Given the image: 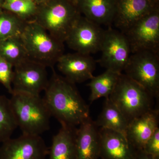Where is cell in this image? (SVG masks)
I'll return each instance as SVG.
<instances>
[{
	"label": "cell",
	"instance_id": "6da1fadb",
	"mask_svg": "<svg viewBox=\"0 0 159 159\" xmlns=\"http://www.w3.org/2000/svg\"><path fill=\"white\" fill-rule=\"evenodd\" d=\"M45 90L43 99L51 115L61 125L76 127L90 118L89 107L73 83L56 73Z\"/></svg>",
	"mask_w": 159,
	"mask_h": 159
},
{
	"label": "cell",
	"instance_id": "7a4b0ae2",
	"mask_svg": "<svg viewBox=\"0 0 159 159\" xmlns=\"http://www.w3.org/2000/svg\"><path fill=\"white\" fill-rule=\"evenodd\" d=\"M11 95V109L23 134L40 136L49 130L52 116L40 95L15 92Z\"/></svg>",
	"mask_w": 159,
	"mask_h": 159
},
{
	"label": "cell",
	"instance_id": "3957f363",
	"mask_svg": "<svg viewBox=\"0 0 159 159\" xmlns=\"http://www.w3.org/2000/svg\"><path fill=\"white\" fill-rule=\"evenodd\" d=\"M21 39L29 59L53 68L64 54V43L51 35L35 20L26 21Z\"/></svg>",
	"mask_w": 159,
	"mask_h": 159
},
{
	"label": "cell",
	"instance_id": "277c9868",
	"mask_svg": "<svg viewBox=\"0 0 159 159\" xmlns=\"http://www.w3.org/2000/svg\"><path fill=\"white\" fill-rule=\"evenodd\" d=\"M109 98L129 122L152 109L153 97L142 86L122 73Z\"/></svg>",
	"mask_w": 159,
	"mask_h": 159
},
{
	"label": "cell",
	"instance_id": "5b68a950",
	"mask_svg": "<svg viewBox=\"0 0 159 159\" xmlns=\"http://www.w3.org/2000/svg\"><path fill=\"white\" fill-rule=\"evenodd\" d=\"M124 71L153 98H158L159 54L149 51L131 54Z\"/></svg>",
	"mask_w": 159,
	"mask_h": 159
},
{
	"label": "cell",
	"instance_id": "8992f818",
	"mask_svg": "<svg viewBox=\"0 0 159 159\" xmlns=\"http://www.w3.org/2000/svg\"><path fill=\"white\" fill-rule=\"evenodd\" d=\"M74 6L66 0L53 1L42 9L34 20L64 43L71 28L80 16Z\"/></svg>",
	"mask_w": 159,
	"mask_h": 159
},
{
	"label": "cell",
	"instance_id": "52a82bcc",
	"mask_svg": "<svg viewBox=\"0 0 159 159\" xmlns=\"http://www.w3.org/2000/svg\"><path fill=\"white\" fill-rule=\"evenodd\" d=\"M100 51L102 55L97 62L106 70L120 74L124 71L131 54L125 34L111 27L104 30Z\"/></svg>",
	"mask_w": 159,
	"mask_h": 159
},
{
	"label": "cell",
	"instance_id": "ba28073f",
	"mask_svg": "<svg viewBox=\"0 0 159 159\" xmlns=\"http://www.w3.org/2000/svg\"><path fill=\"white\" fill-rule=\"evenodd\" d=\"M131 54L149 51L159 54V11L157 7L124 32Z\"/></svg>",
	"mask_w": 159,
	"mask_h": 159
},
{
	"label": "cell",
	"instance_id": "9c48e42d",
	"mask_svg": "<svg viewBox=\"0 0 159 159\" xmlns=\"http://www.w3.org/2000/svg\"><path fill=\"white\" fill-rule=\"evenodd\" d=\"M104 31L99 25L80 16L69 31L65 43L76 52L91 55L100 51Z\"/></svg>",
	"mask_w": 159,
	"mask_h": 159
},
{
	"label": "cell",
	"instance_id": "30bf717a",
	"mask_svg": "<svg viewBox=\"0 0 159 159\" xmlns=\"http://www.w3.org/2000/svg\"><path fill=\"white\" fill-rule=\"evenodd\" d=\"M46 68L45 66L29 58L15 66L12 93L40 95L49 82Z\"/></svg>",
	"mask_w": 159,
	"mask_h": 159
},
{
	"label": "cell",
	"instance_id": "8fae6325",
	"mask_svg": "<svg viewBox=\"0 0 159 159\" xmlns=\"http://www.w3.org/2000/svg\"><path fill=\"white\" fill-rule=\"evenodd\" d=\"M49 153L40 135L23 134L8 139L0 147V159H46Z\"/></svg>",
	"mask_w": 159,
	"mask_h": 159
},
{
	"label": "cell",
	"instance_id": "7c38bea8",
	"mask_svg": "<svg viewBox=\"0 0 159 159\" xmlns=\"http://www.w3.org/2000/svg\"><path fill=\"white\" fill-rule=\"evenodd\" d=\"M97 63L89 54L75 52L62 54L56 64L63 77L76 84L93 78Z\"/></svg>",
	"mask_w": 159,
	"mask_h": 159
},
{
	"label": "cell",
	"instance_id": "4fadbf2b",
	"mask_svg": "<svg viewBox=\"0 0 159 159\" xmlns=\"http://www.w3.org/2000/svg\"><path fill=\"white\" fill-rule=\"evenodd\" d=\"M158 7L151 0H116L113 23L124 33L137 21Z\"/></svg>",
	"mask_w": 159,
	"mask_h": 159
},
{
	"label": "cell",
	"instance_id": "5bb4252c",
	"mask_svg": "<svg viewBox=\"0 0 159 159\" xmlns=\"http://www.w3.org/2000/svg\"><path fill=\"white\" fill-rule=\"evenodd\" d=\"M159 113L158 110L152 109L129 122L125 136L135 150H143L145 143L159 128Z\"/></svg>",
	"mask_w": 159,
	"mask_h": 159
},
{
	"label": "cell",
	"instance_id": "9a60e30c",
	"mask_svg": "<svg viewBox=\"0 0 159 159\" xmlns=\"http://www.w3.org/2000/svg\"><path fill=\"white\" fill-rule=\"evenodd\" d=\"M99 158L102 159H132L135 149L125 135L103 128L99 129Z\"/></svg>",
	"mask_w": 159,
	"mask_h": 159
},
{
	"label": "cell",
	"instance_id": "2e32d148",
	"mask_svg": "<svg viewBox=\"0 0 159 159\" xmlns=\"http://www.w3.org/2000/svg\"><path fill=\"white\" fill-rule=\"evenodd\" d=\"M75 148L77 159H99V129L91 118L81 123L76 129Z\"/></svg>",
	"mask_w": 159,
	"mask_h": 159
},
{
	"label": "cell",
	"instance_id": "e0dca14e",
	"mask_svg": "<svg viewBox=\"0 0 159 159\" xmlns=\"http://www.w3.org/2000/svg\"><path fill=\"white\" fill-rule=\"evenodd\" d=\"M116 0H80L77 6L88 19L99 25L111 27L116 10Z\"/></svg>",
	"mask_w": 159,
	"mask_h": 159
},
{
	"label": "cell",
	"instance_id": "ac0fdd59",
	"mask_svg": "<svg viewBox=\"0 0 159 159\" xmlns=\"http://www.w3.org/2000/svg\"><path fill=\"white\" fill-rule=\"evenodd\" d=\"M74 126L61 125V128L52 139L49 149V159H77Z\"/></svg>",
	"mask_w": 159,
	"mask_h": 159
},
{
	"label": "cell",
	"instance_id": "d6986e66",
	"mask_svg": "<svg viewBox=\"0 0 159 159\" xmlns=\"http://www.w3.org/2000/svg\"><path fill=\"white\" fill-rule=\"evenodd\" d=\"M95 122L98 127L111 129L125 135L129 121L108 98L105 99L102 111Z\"/></svg>",
	"mask_w": 159,
	"mask_h": 159
},
{
	"label": "cell",
	"instance_id": "ffe728a7",
	"mask_svg": "<svg viewBox=\"0 0 159 159\" xmlns=\"http://www.w3.org/2000/svg\"><path fill=\"white\" fill-rule=\"evenodd\" d=\"M121 74L106 70L100 75L93 76L87 84L91 90L89 101L93 102L102 97L108 98L116 87Z\"/></svg>",
	"mask_w": 159,
	"mask_h": 159
},
{
	"label": "cell",
	"instance_id": "44dd1931",
	"mask_svg": "<svg viewBox=\"0 0 159 159\" xmlns=\"http://www.w3.org/2000/svg\"><path fill=\"white\" fill-rule=\"evenodd\" d=\"M0 56L13 67L29 59L20 34L0 42Z\"/></svg>",
	"mask_w": 159,
	"mask_h": 159
},
{
	"label": "cell",
	"instance_id": "7402d4cb",
	"mask_svg": "<svg viewBox=\"0 0 159 159\" xmlns=\"http://www.w3.org/2000/svg\"><path fill=\"white\" fill-rule=\"evenodd\" d=\"M17 127L9 99L0 96V143L10 139Z\"/></svg>",
	"mask_w": 159,
	"mask_h": 159
},
{
	"label": "cell",
	"instance_id": "603a6c76",
	"mask_svg": "<svg viewBox=\"0 0 159 159\" xmlns=\"http://www.w3.org/2000/svg\"><path fill=\"white\" fill-rule=\"evenodd\" d=\"M25 22L16 16H0V42L20 35Z\"/></svg>",
	"mask_w": 159,
	"mask_h": 159
},
{
	"label": "cell",
	"instance_id": "cb8c5ba5",
	"mask_svg": "<svg viewBox=\"0 0 159 159\" xmlns=\"http://www.w3.org/2000/svg\"><path fill=\"white\" fill-rule=\"evenodd\" d=\"M3 7L23 20L34 15L37 9L33 0H19L13 2L5 3Z\"/></svg>",
	"mask_w": 159,
	"mask_h": 159
},
{
	"label": "cell",
	"instance_id": "d4e9b609",
	"mask_svg": "<svg viewBox=\"0 0 159 159\" xmlns=\"http://www.w3.org/2000/svg\"><path fill=\"white\" fill-rule=\"evenodd\" d=\"M13 76V66L0 56V83L11 94L12 93Z\"/></svg>",
	"mask_w": 159,
	"mask_h": 159
},
{
	"label": "cell",
	"instance_id": "484cf974",
	"mask_svg": "<svg viewBox=\"0 0 159 159\" xmlns=\"http://www.w3.org/2000/svg\"><path fill=\"white\" fill-rule=\"evenodd\" d=\"M143 150L152 159H159V128L145 143Z\"/></svg>",
	"mask_w": 159,
	"mask_h": 159
},
{
	"label": "cell",
	"instance_id": "4316f807",
	"mask_svg": "<svg viewBox=\"0 0 159 159\" xmlns=\"http://www.w3.org/2000/svg\"><path fill=\"white\" fill-rule=\"evenodd\" d=\"M132 159H152L143 150H136Z\"/></svg>",
	"mask_w": 159,
	"mask_h": 159
},
{
	"label": "cell",
	"instance_id": "83f0119b",
	"mask_svg": "<svg viewBox=\"0 0 159 159\" xmlns=\"http://www.w3.org/2000/svg\"><path fill=\"white\" fill-rule=\"evenodd\" d=\"M80 0H71V2L73 3L74 6H77L78 2H79Z\"/></svg>",
	"mask_w": 159,
	"mask_h": 159
},
{
	"label": "cell",
	"instance_id": "f1b7e54d",
	"mask_svg": "<svg viewBox=\"0 0 159 159\" xmlns=\"http://www.w3.org/2000/svg\"><path fill=\"white\" fill-rule=\"evenodd\" d=\"M19 1V0H6L5 3H11L13 2H16V1Z\"/></svg>",
	"mask_w": 159,
	"mask_h": 159
},
{
	"label": "cell",
	"instance_id": "f546056e",
	"mask_svg": "<svg viewBox=\"0 0 159 159\" xmlns=\"http://www.w3.org/2000/svg\"><path fill=\"white\" fill-rule=\"evenodd\" d=\"M151 1H152L154 4L157 5V2L158 0H151Z\"/></svg>",
	"mask_w": 159,
	"mask_h": 159
},
{
	"label": "cell",
	"instance_id": "4dcf8cb0",
	"mask_svg": "<svg viewBox=\"0 0 159 159\" xmlns=\"http://www.w3.org/2000/svg\"><path fill=\"white\" fill-rule=\"evenodd\" d=\"M33 1H37V2H43V1H44L45 0H33Z\"/></svg>",
	"mask_w": 159,
	"mask_h": 159
}]
</instances>
